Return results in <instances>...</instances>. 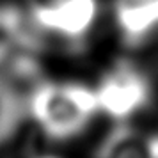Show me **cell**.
I'll return each instance as SVG.
<instances>
[{
    "label": "cell",
    "mask_w": 158,
    "mask_h": 158,
    "mask_svg": "<svg viewBox=\"0 0 158 158\" xmlns=\"http://www.w3.org/2000/svg\"><path fill=\"white\" fill-rule=\"evenodd\" d=\"M36 158H60V156H55V155H39Z\"/></svg>",
    "instance_id": "52a82bcc"
},
{
    "label": "cell",
    "mask_w": 158,
    "mask_h": 158,
    "mask_svg": "<svg viewBox=\"0 0 158 158\" xmlns=\"http://www.w3.org/2000/svg\"><path fill=\"white\" fill-rule=\"evenodd\" d=\"M96 158H158V135L119 126L107 135Z\"/></svg>",
    "instance_id": "5b68a950"
},
{
    "label": "cell",
    "mask_w": 158,
    "mask_h": 158,
    "mask_svg": "<svg viewBox=\"0 0 158 158\" xmlns=\"http://www.w3.org/2000/svg\"><path fill=\"white\" fill-rule=\"evenodd\" d=\"M25 105L16 91L0 78V144L13 135L22 121Z\"/></svg>",
    "instance_id": "8992f818"
},
{
    "label": "cell",
    "mask_w": 158,
    "mask_h": 158,
    "mask_svg": "<svg viewBox=\"0 0 158 158\" xmlns=\"http://www.w3.org/2000/svg\"><path fill=\"white\" fill-rule=\"evenodd\" d=\"M101 0H50L30 6L29 22L41 37L77 50L87 43L101 18Z\"/></svg>",
    "instance_id": "7a4b0ae2"
},
{
    "label": "cell",
    "mask_w": 158,
    "mask_h": 158,
    "mask_svg": "<svg viewBox=\"0 0 158 158\" xmlns=\"http://www.w3.org/2000/svg\"><path fill=\"white\" fill-rule=\"evenodd\" d=\"M25 107L46 137L66 140L85 130L100 103L96 91L82 84L43 82L32 89Z\"/></svg>",
    "instance_id": "6da1fadb"
},
{
    "label": "cell",
    "mask_w": 158,
    "mask_h": 158,
    "mask_svg": "<svg viewBox=\"0 0 158 158\" xmlns=\"http://www.w3.org/2000/svg\"><path fill=\"white\" fill-rule=\"evenodd\" d=\"M103 110L108 117L124 121L137 114L149 101V80L131 62H115L94 89Z\"/></svg>",
    "instance_id": "3957f363"
},
{
    "label": "cell",
    "mask_w": 158,
    "mask_h": 158,
    "mask_svg": "<svg viewBox=\"0 0 158 158\" xmlns=\"http://www.w3.org/2000/svg\"><path fill=\"white\" fill-rule=\"evenodd\" d=\"M110 11L126 46H140L158 34V0H112Z\"/></svg>",
    "instance_id": "277c9868"
}]
</instances>
